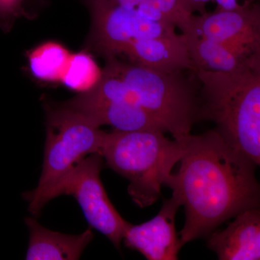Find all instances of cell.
<instances>
[{"label":"cell","instance_id":"cell-6","mask_svg":"<svg viewBox=\"0 0 260 260\" xmlns=\"http://www.w3.org/2000/svg\"><path fill=\"white\" fill-rule=\"evenodd\" d=\"M103 164L101 154L85 157L51 189L46 203L60 195L73 196L90 226L104 234L119 249L129 222L118 213L108 197L101 179Z\"/></svg>","mask_w":260,"mask_h":260},{"label":"cell","instance_id":"cell-13","mask_svg":"<svg viewBox=\"0 0 260 260\" xmlns=\"http://www.w3.org/2000/svg\"><path fill=\"white\" fill-rule=\"evenodd\" d=\"M29 230L25 259L28 260L79 259L94 234L90 228L77 235L53 232L43 226L32 217L25 218Z\"/></svg>","mask_w":260,"mask_h":260},{"label":"cell","instance_id":"cell-19","mask_svg":"<svg viewBox=\"0 0 260 260\" xmlns=\"http://www.w3.org/2000/svg\"><path fill=\"white\" fill-rule=\"evenodd\" d=\"M211 0H178L179 7L186 15H194L195 12L200 15L207 13L206 5Z\"/></svg>","mask_w":260,"mask_h":260},{"label":"cell","instance_id":"cell-4","mask_svg":"<svg viewBox=\"0 0 260 260\" xmlns=\"http://www.w3.org/2000/svg\"><path fill=\"white\" fill-rule=\"evenodd\" d=\"M46 142L42 174L34 190L24 193L28 210L37 216L51 189L83 158L101 154L105 132L73 109L46 106Z\"/></svg>","mask_w":260,"mask_h":260},{"label":"cell","instance_id":"cell-7","mask_svg":"<svg viewBox=\"0 0 260 260\" xmlns=\"http://www.w3.org/2000/svg\"><path fill=\"white\" fill-rule=\"evenodd\" d=\"M91 15L89 45L106 59L122 54L135 40L176 34L174 25L145 18L111 0H83Z\"/></svg>","mask_w":260,"mask_h":260},{"label":"cell","instance_id":"cell-10","mask_svg":"<svg viewBox=\"0 0 260 260\" xmlns=\"http://www.w3.org/2000/svg\"><path fill=\"white\" fill-rule=\"evenodd\" d=\"M61 104L85 116L98 127L110 125L121 132L167 133L161 123L150 113L129 103L100 100L80 93Z\"/></svg>","mask_w":260,"mask_h":260},{"label":"cell","instance_id":"cell-14","mask_svg":"<svg viewBox=\"0 0 260 260\" xmlns=\"http://www.w3.org/2000/svg\"><path fill=\"white\" fill-rule=\"evenodd\" d=\"M189 51L194 71L230 73L241 69L260 54L242 47L229 45L205 38L198 37L192 32L182 34Z\"/></svg>","mask_w":260,"mask_h":260},{"label":"cell","instance_id":"cell-8","mask_svg":"<svg viewBox=\"0 0 260 260\" xmlns=\"http://www.w3.org/2000/svg\"><path fill=\"white\" fill-rule=\"evenodd\" d=\"M186 32L260 54L259 5L192 15Z\"/></svg>","mask_w":260,"mask_h":260},{"label":"cell","instance_id":"cell-15","mask_svg":"<svg viewBox=\"0 0 260 260\" xmlns=\"http://www.w3.org/2000/svg\"><path fill=\"white\" fill-rule=\"evenodd\" d=\"M70 57L68 49L59 43L41 44L29 54L30 72L42 81H58L62 77Z\"/></svg>","mask_w":260,"mask_h":260},{"label":"cell","instance_id":"cell-9","mask_svg":"<svg viewBox=\"0 0 260 260\" xmlns=\"http://www.w3.org/2000/svg\"><path fill=\"white\" fill-rule=\"evenodd\" d=\"M181 206L175 196L165 200L159 213L138 225L128 223L122 241L126 247L139 251L148 260H176L183 244L175 227Z\"/></svg>","mask_w":260,"mask_h":260},{"label":"cell","instance_id":"cell-2","mask_svg":"<svg viewBox=\"0 0 260 260\" xmlns=\"http://www.w3.org/2000/svg\"><path fill=\"white\" fill-rule=\"evenodd\" d=\"M202 84L200 119L215 123L225 142L260 164V57L230 73L195 71Z\"/></svg>","mask_w":260,"mask_h":260},{"label":"cell","instance_id":"cell-12","mask_svg":"<svg viewBox=\"0 0 260 260\" xmlns=\"http://www.w3.org/2000/svg\"><path fill=\"white\" fill-rule=\"evenodd\" d=\"M122 54L134 64L167 73L194 71L182 34L177 32L130 43Z\"/></svg>","mask_w":260,"mask_h":260},{"label":"cell","instance_id":"cell-11","mask_svg":"<svg viewBox=\"0 0 260 260\" xmlns=\"http://www.w3.org/2000/svg\"><path fill=\"white\" fill-rule=\"evenodd\" d=\"M208 246L220 260L260 259L259 208L238 214L223 231L212 232Z\"/></svg>","mask_w":260,"mask_h":260},{"label":"cell","instance_id":"cell-20","mask_svg":"<svg viewBox=\"0 0 260 260\" xmlns=\"http://www.w3.org/2000/svg\"><path fill=\"white\" fill-rule=\"evenodd\" d=\"M218 9L234 10L248 6L254 3L255 0H215Z\"/></svg>","mask_w":260,"mask_h":260},{"label":"cell","instance_id":"cell-1","mask_svg":"<svg viewBox=\"0 0 260 260\" xmlns=\"http://www.w3.org/2000/svg\"><path fill=\"white\" fill-rule=\"evenodd\" d=\"M180 167L165 185L185 210L180 232L183 246L208 237L216 228L238 214L259 208L256 164L228 144L213 129L186 135Z\"/></svg>","mask_w":260,"mask_h":260},{"label":"cell","instance_id":"cell-3","mask_svg":"<svg viewBox=\"0 0 260 260\" xmlns=\"http://www.w3.org/2000/svg\"><path fill=\"white\" fill-rule=\"evenodd\" d=\"M162 131L105 133L101 151L112 170L129 181L128 193L143 208L155 203L183 151L182 140H171Z\"/></svg>","mask_w":260,"mask_h":260},{"label":"cell","instance_id":"cell-5","mask_svg":"<svg viewBox=\"0 0 260 260\" xmlns=\"http://www.w3.org/2000/svg\"><path fill=\"white\" fill-rule=\"evenodd\" d=\"M104 70L122 80L131 91L132 103L160 121L174 140L190 134L200 120V100L179 73H162L117 57L107 59Z\"/></svg>","mask_w":260,"mask_h":260},{"label":"cell","instance_id":"cell-17","mask_svg":"<svg viewBox=\"0 0 260 260\" xmlns=\"http://www.w3.org/2000/svg\"><path fill=\"white\" fill-rule=\"evenodd\" d=\"M148 4L158 10L168 23L180 29L182 32L188 31L191 15H186L179 7L178 0H145Z\"/></svg>","mask_w":260,"mask_h":260},{"label":"cell","instance_id":"cell-18","mask_svg":"<svg viewBox=\"0 0 260 260\" xmlns=\"http://www.w3.org/2000/svg\"><path fill=\"white\" fill-rule=\"evenodd\" d=\"M25 0H0V28L9 32L15 20L24 13Z\"/></svg>","mask_w":260,"mask_h":260},{"label":"cell","instance_id":"cell-16","mask_svg":"<svg viewBox=\"0 0 260 260\" xmlns=\"http://www.w3.org/2000/svg\"><path fill=\"white\" fill-rule=\"evenodd\" d=\"M101 73L88 54L77 53L70 55L61 81L68 88L83 93L96 83Z\"/></svg>","mask_w":260,"mask_h":260}]
</instances>
